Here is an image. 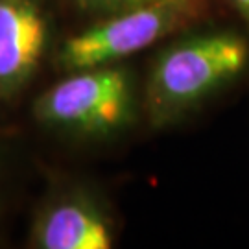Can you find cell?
I'll return each mask as SVG.
<instances>
[{
	"mask_svg": "<svg viewBox=\"0 0 249 249\" xmlns=\"http://www.w3.org/2000/svg\"><path fill=\"white\" fill-rule=\"evenodd\" d=\"M209 0H150L109 15L71 37L59 52L67 71L113 65L197 24L209 13Z\"/></svg>",
	"mask_w": 249,
	"mask_h": 249,
	"instance_id": "2",
	"label": "cell"
},
{
	"mask_svg": "<svg viewBox=\"0 0 249 249\" xmlns=\"http://www.w3.org/2000/svg\"><path fill=\"white\" fill-rule=\"evenodd\" d=\"M41 122L83 133H107L124 124L131 111V87L124 71L113 67L80 69L36 102Z\"/></svg>",
	"mask_w": 249,
	"mask_h": 249,
	"instance_id": "3",
	"label": "cell"
},
{
	"mask_svg": "<svg viewBox=\"0 0 249 249\" xmlns=\"http://www.w3.org/2000/svg\"><path fill=\"white\" fill-rule=\"evenodd\" d=\"M46 45V17L37 0H0V92L20 89Z\"/></svg>",
	"mask_w": 249,
	"mask_h": 249,
	"instance_id": "4",
	"label": "cell"
},
{
	"mask_svg": "<svg viewBox=\"0 0 249 249\" xmlns=\"http://www.w3.org/2000/svg\"><path fill=\"white\" fill-rule=\"evenodd\" d=\"M34 242L43 249H109L113 234L106 218L85 201H63L36 225Z\"/></svg>",
	"mask_w": 249,
	"mask_h": 249,
	"instance_id": "5",
	"label": "cell"
},
{
	"mask_svg": "<svg viewBox=\"0 0 249 249\" xmlns=\"http://www.w3.org/2000/svg\"><path fill=\"white\" fill-rule=\"evenodd\" d=\"M80 9L85 11H94V13H118L127 8H133L150 0H72Z\"/></svg>",
	"mask_w": 249,
	"mask_h": 249,
	"instance_id": "6",
	"label": "cell"
},
{
	"mask_svg": "<svg viewBox=\"0 0 249 249\" xmlns=\"http://www.w3.org/2000/svg\"><path fill=\"white\" fill-rule=\"evenodd\" d=\"M231 2L240 9V13L248 18V22H249V0H231Z\"/></svg>",
	"mask_w": 249,
	"mask_h": 249,
	"instance_id": "7",
	"label": "cell"
},
{
	"mask_svg": "<svg viewBox=\"0 0 249 249\" xmlns=\"http://www.w3.org/2000/svg\"><path fill=\"white\" fill-rule=\"evenodd\" d=\"M249 63V43L238 34H209L172 46L148 80L146 104L153 124H162L236 78Z\"/></svg>",
	"mask_w": 249,
	"mask_h": 249,
	"instance_id": "1",
	"label": "cell"
}]
</instances>
